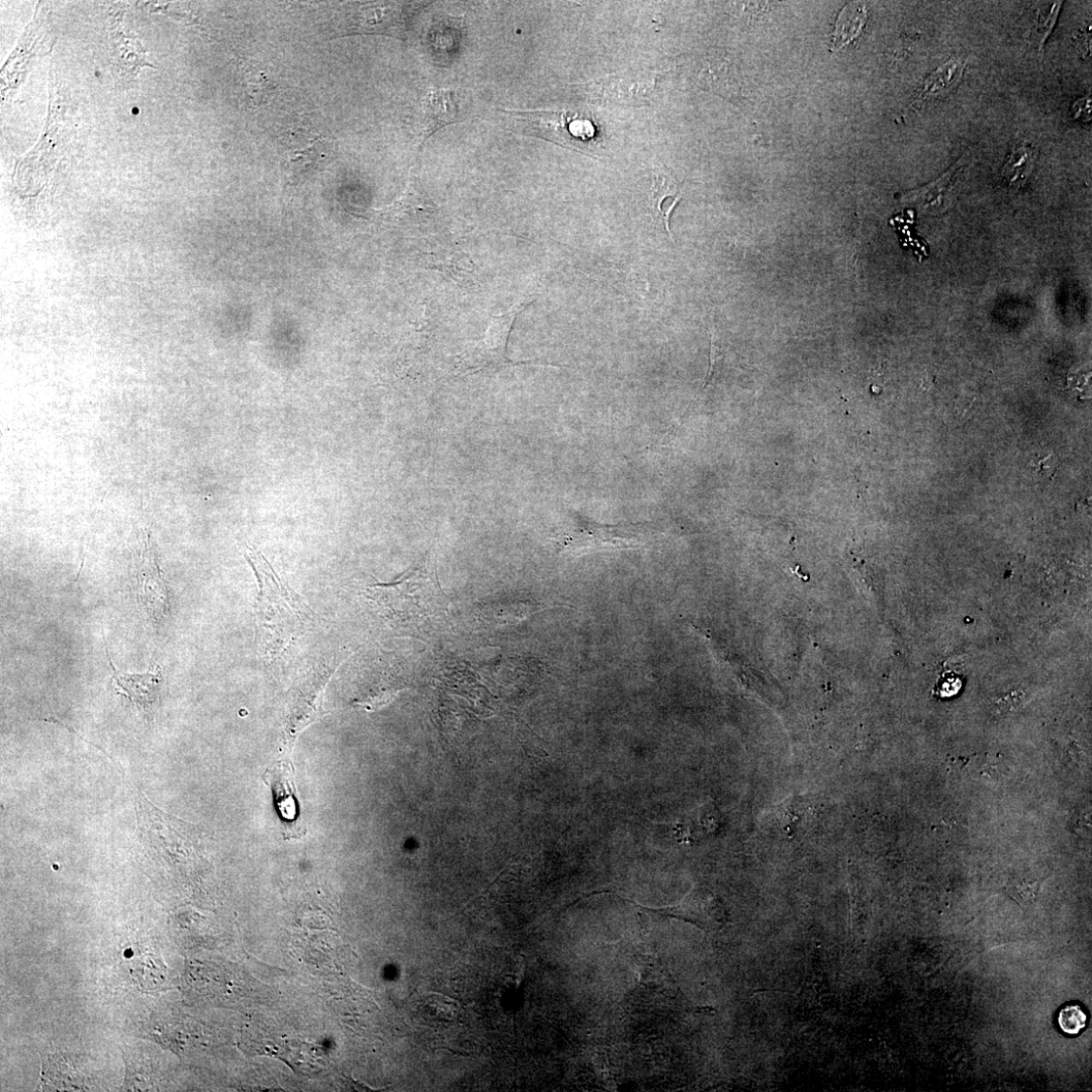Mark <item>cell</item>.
<instances>
[{
	"label": "cell",
	"mask_w": 1092,
	"mask_h": 1092,
	"mask_svg": "<svg viewBox=\"0 0 1092 1092\" xmlns=\"http://www.w3.org/2000/svg\"><path fill=\"white\" fill-rule=\"evenodd\" d=\"M245 557L259 585L257 640L268 662L289 657L300 641L314 629V611L274 572L265 557L247 546Z\"/></svg>",
	"instance_id": "6da1fadb"
},
{
	"label": "cell",
	"mask_w": 1092,
	"mask_h": 1092,
	"mask_svg": "<svg viewBox=\"0 0 1092 1092\" xmlns=\"http://www.w3.org/2000/svg\"><path fill=\"white\" fill-rule=\"evenodd\" d=\"M364 594L387 619L404 627L443 614L449 605L436 568L430 561L409 570L397 581L368 586Z\"/></svg>",
	"instance_id": "7a4b0ae2"
},
{
	"label": "cell",
	"mask_w": 1092,
	"mask_h": 1092,
	"mask_svg": "<svg viewBox=\"0 0 1092 1092\" xmlns=\"http://www.w3.org/2000/svg\"><path fill=\"white\" fill-rule=\"evenodd\" d=\"M650 539L651 533L641 524L602 525L578 518L555 542L560 550L583 554L603 549L640 548Z\"/></svg>",
	"instance_id": "3957f363"
},
{
	"label": "cell",
	"mask_w": 1092,
	"mask_h": 1092,
	"mask_svg": "<svg viewBox=\"0 0 1092 1092\" xmlns=\"http://www.w3.org/2000/svg\"><path fill=\"white\" fill-rule=\"evenodd\" d=\"M532 302L522 301L515 304L505 314L493 317L483 338L458 356V370L471 372L487 367L538 364L533 361L516 362L507 356V345L513 324L521 311Z\"/></svg>",
	"instance_id": "277c9868"
},
{
	"label": "cell",
	"mask_w": 1092,
	"mask_h": 1092,
	"mask_svg": "<svg viewBox=\"0 0 1092 1092\" xmlns=\"http://www.w3.org/2000/svg\"><path fill=\"white\" fill-rule=\"evenodd\" d=\"M515 119L527 131L551 142L582 152L595 136L592 120L575 112H517Z\"/></svg>",
	"instance_id": "5b68a950"
},
{
	"label": "cell",
	"mask_w": 1092,
	"mask_h": 1092,
	"mask_svg": "<svg viewBox=\"0 0 1092 1092\" xmlns=\"http://www.w3.org/2000/svg\"><path fill=\"white\" fill-rule=\"evenodd\" d=\"M321 667L307 673L296 688L292 709L291 732L297 734L319 714L327 685L338 670Z\"/></svg>",
	"instance_id": "8992f818"
},
{
	"label": "cell",
	"mask_w": 1092,
	"mask_h": 1092,
	"mask_svg": "<svg viewBox=\"0 0 1092 1092\" xmlns=\"http://www.w3.org/2000/svg\"><path fill=\"white\" fill-rule=\"evenodd\" d=\"M972 153L965 152L942 176L921 189L911 191L901 197V203L918 207L926 213L938 214L944 211L947 198L958 173L971 163Z\"/></svg>",
	"instance_id": "52a82bcc"
},
{
	"label": "cell",
	"mask_w": 1092,
	"mask_h": 1092,
	"mask_svg": "<svg viewBox=\"0 0 1092 1092\" xmlns=\"http://www.w3.org/2000/svg\"><path fill=\"white\" fill-rule=\"evenodd\" d=\"M380 217L402 226L427 224L439 209L427 199L413 183H409L403 197L391 206L374 210Z\"/></svg>",
	"instance_id": "ba28073f"
},
{
	"label": "cell",
	"mask_w": 1092,
	"mask_h": 1092,
	"mask_svg": "<svg viewBox=\"0 0 1092 1092\" xmlns=\"http://www.w3.org/2000/svg\"><path fill=\"white\" fill-rule=\"evenodd\" d=\"M421 109L423 142L459 119V103L451 89H430L423 99Z\"/></svg>",
	"instance_id": "9c48e42d"
},
{
	"label": "cell",
	"mask_w": 1092,
	"mask_h": 1092,
	"mask_svg": "<svg viewBox=\"0 0 1092 1092\" xmlns=\"http://www.w3.org/2000/svg\"><path fill=\"white\" fill-rule=\"evenodd\" d=\"M110 665L113 669V686L115 691L126 697L136 705L144 708L150 707L158 701L162 683V673L155 674H124L117 670L107 648Z\"/></svg>",
	"instance_id": "30bf717a"
},
{
	"label": "cell",
	"mask_w": 1092,
	"mask_h": 1092,
	"mask_svg": "<svg viewBox=\"0 0 1092 1092\" xmlns=\"http://www.w3.org/2000/svg\"><path fill=\"white\" fill-rule=\"evenodd\" d=\"M966 65L961 59H952L933 71L924 81L912 108L919 109L926 103L944 98L959 85Z\"/></svg>",
	"instance_id": "8fae6325"
},
{
	"label": "cell",
	"mask_w": 1092,
	"mask_h": 1092,
	"mask_svg": "<svg viewBox=\"0 0 1092 1092\" xmlns=\"http://www.w3.org/2000/svg\"><path fill=\"white\" fill-rule=\"evenodd\" d=\"M401 15L396 11V8L386 7H370L362 9L357 16L353 25L350 26V33L355 34H381L397 36L401 35Z\"/></svg>",
	"instance_id": "7c38bea8"
},
{
	"label": "cell",
	"mask_w": 1092,
	"mask_h": 1092,
	"mask_svg": "<svg viewBox=\"0 0 1092 1092\" xmlns=\"http://www.w3.org/2000/svg\"><path fill=\"white\" fill-rule=\"evenodd\" d=\"M679 183L665 168L653 172L652 183L648 195V206L655 227L662 226L673 241L670 229V216L667 214L664 203L668 198L680 196Z\"/></svg>",
	"instance_id": "4fadbf2b"
},
{
	"label": "cell",
	"mask_w": 1092,
	"mask_h": 1092,
	"mask_svg": "<svg viewBox=\"0 0 1092 1092\" xmlns=\"http://www.w3.org/2000/svg\"><path fill=\"white\" fill-rule=\"evenodd\" d=\"M328 156V143L322 138L314 139L304 147L287 151L285 155V173L290 182H297L307 172L313 170Z\"/></svg>",
	"instance_id": "5bb4252c"
},
{
	"label": "cell",
	"mask_w": 1092,
	"mask_h": 1092,
	"mask_svg": "<svg viewBox=\"0 0 1092 1092\" xmlns=\"http://www.w3.org/2000/svg\"><path fill=\"white\" fill-rule=\"evenodd\" d=\"M42 1084L46 1090H83L85 1087L84 1077L65 1057L58 1055L44 1059Z\"/></svg>",
	"instance_id": "9a60e30c"
},
{
	"label": "cell",
	"mask_w": 1092,
	"mask_h": 1092,
	"mask_svg": "<svg viewBox=\"0 0 1092 1092\" xmlns=\"http://www.w3.org/2000/svg\"><path fill=\"white\" fill-rule=\"evenodd\" d=\"M270 773V784L280 818L292 822L298 816V805L293 772L289 765L280 764Z\"/></svg>",
	"instance_id": "2e32d148"
},
{
	"label": "cell",
	"mask_w": 1092,
	"mask_h": 1092,
	"mask_svg": "<svg viewBox=\"0 0 1092 1092\" xmlns=\"http://www.w3.org/2000/svg\"><path fill=\"white\" fill-rule=\"evenodd\" d=\"M422 262L427 267L440 270L456 282L470 283V278L475 272L471 259L456 249H444V251L427 254L422 257Z\"/></svg>",
	"instance_id": "e0dca14e"
},
{
	"label": "cell",
	"mask_w": 1092,
	"mask_h": 1092,
	"mask_svg": "<svg viewBox=\"0 0 1092 1092\" xmlns=\"http://www.w3.org/2000/svg\"><path fill=\"white\" fill-rule=\"evenodd\" d=\"M867 9L863 4H850L841 11L831 38V50L838 51L854 42L862 33L867 22Z\"/></svg>",
	"instance_id": "ac0fdd59"
},
{
	"label": "cell",
	"mask_w": 1092,
	"mask_h": 1092,
	"mask_svg": "<svg viewBox=\"0 0 1092 1092\" xmlns=\"http://www.w3.org/2000/svg\"><path fill=\"white\" fill-rule=\"evenodd\" d=\"M1038 159V152L1032 146L1021 145L1015 148L1005 165L1002 175L1010 189H1021L1031 178Z\"/></svg>",
	"instance_id": "d6986e66"
},
{
	"label": "cell",
	"mask_w": 1092,
	"mask_h": 1092,
	"mask_svg": "<svg viewBox=\"0 0 1092 1092\" xmlns=\"http://www.w3.org/2000/svg\"><path fill=\"white\" fill-rule=\"evenodd\" d=\"M124 1061L127 1065V1090H149L160 1081V1068L154 1067L152 1059L127 1051Z\"/></svg>",
	"instance_id": "ffe728a7"
},
{
	"label": "cell",
	"mask_w": 1092,
	"mask_h": 1092,
	"mask_svg": "<svg viewBox=\"0 0 1092 1092\" xmlns=\"http://www.w3.org/2000/svg\"><path fill=\"white\" fill-rule=\"evenodd\" d=\"M1040 5L1036 12L1032 37L1038 51L1042 52L1057 24L1064 2L1041 3Z\"/></svg>",
	"instance_id": "44dd1931"
},
{
	"label": "cell",
	"mask_w": 1092,
	"mask_h": 1092,
	"mask_svg": "<svg viewBox=\"0 0 1092 1092\" xmlns=\"http://www.w3.org/2000/svg\"><path fill=\"white\" fill-rule=\"evenodd\" d=\"M811 806L803 798H794L787 802L782 810V819L783 829L788 835L803 831L804 827L809 822L805 820L810 815Z\"/></svg>",
	"instance_id": "7402d4cb"
},
{
	"label": "cell",
	"mask_w": 1092,
	"mask_h": 1092,
	"mask_svg": "<svg viewBox=\"0 0 1092 1092\" xmlns=\"http://www.w3.org/2000/svg\"><path fill=\"white\" fill-rule=\"evenodd\" d=\"M1057 466V460L1051 451H1038L1029 455L1024 465V475L1034 481H1042L1051 477Z\"/></svg>",
	"instance_id": "603a6c76"
},
{
	"label": "cell",
	"mask_w": 1092,
	"mask_h": 1092,
	"mask_svg": "<svg viewBox=\"0 0 1092 1092\" xmlns=\"http://www.w3.org/2000/svg\"><path fill=\"white\" fill-rule=\"evenodd\" d=\"M1057 1021L1061 1031L1069 1036H1076L1085 1028L1087 1016L1080 1006L1069 1005L1060 1010Z\"/></svg>",
	"instance_id": "cb8c5ba5"
},
{
	"label": "cell",
	"mask_w": 1092,
	"mask_h": 1092,
	"mask_svg": "<svg viewBox=\"0 0 1092 1092\" xmlns=\"http://www.w3.org/2000/svg\"><path fill=\"white\" fill-rule=\"evenodd\" d=\"M962 678L954 673L943 674L933 690L935 697L948 699L956 696L962 688Z\"/></svg>",
	"instance_id": "d4e9b609"
},
{
	"label": "cell",
	"mask_w": 1092,
	"mask_h": 1092,
	"mask_svg": "<svg viewBox=\"0 0 1092 1092\" xmlns=\"http://www.w3.org/2000/svg\"><path fill=\"white\" fill-rule=\"evenodd\" d=\"M1071 113L1074 119L1088 121L1091 117L1090 98L1085 97L1076 101V103L1071 108Z\"/></svg>",
	"instance_id": "484cf974"
},
{
	"label": "cell",
	"mask_w": 1092,
	"mask_h": 1092,
	"mask_svg": "<svg viewBox=\"0 0 1092 1092\" xmlns=\"http://www.w3.org/2000/svg\"><path fill=\"white\" fill-rule=\"evenodd\" d=\"M1077 44L1080 45V52H1082V54L1087 55L1090 53V35L1088 36L1087 33H1082Z\"/></svg>",
	"instance_id": "4316f807"
}]
</instances>
